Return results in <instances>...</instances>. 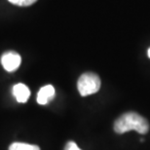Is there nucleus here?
Listing matches in <instances>:
<instances>
[{"mask_svg": "<svg viewBox=\"0 0 150 150\" xmlns=\"http://www.w3.org/2000/svg\"><path fill=\"white\" fill-rule=\"evenodd\" d=\"M133 130L144 134L149 131V123L144 117L136 112L123 114L114 123V131L117 134H124Z\"/></svg>", "mask_w": 150, "mask_h": 150, "instance_id": "f257e3e1", "label": "nucleus"}, {"mask_svg": "<svg viewBox=\"0 0 150 150\" xmlns=\"http://www.w3.org/2000/svg\"><path fill=\"white\" fill-rule=\"evenodd\" d=\"M148 57H149V58H150V48H149V49H148Z\"/></svg>", "mask_w": 150, "mask_h": 150, "instance_id": "1a4fd4ad", "label": "nucleus"}, {"mask_svg": "<svg viewBox=\"0 0 150 150\" xmlns=\"http://www.w3.org/2000/svg\"><path fill=\"white\" fill-rule=\"evenodd\" d=\"M56 91L52 85H46L39 90L37 94V103L42 105L49 103L55 98Z\"/></svg>", "mask_w": 150, "mask_h": 150, "instance_id": "20e7f679", "label": "nucleus"}, {"mask_svg": "<svg viewBox=\"0 0 150 150\" xmlns=\"http://www.w3.org/2000/svg\"><path fill=\"white\" fill-rule=\"evenodd\" d=\"M22 62L21 56L16 52H7L2 56L1 64L5 70L12 72L19 68Z\"/></svg>", "mask_w": 150, "mask_h": 150, "instance_id": "7ed1b4c3", "label": "nucleus"}, {"mask_svg": "<svg viewBox=\"0 0 150 150\" xmlns=\"http://www.w3.org/2000/svg\"><path fill=\"white\" fill-rule=\"evenodd\" d=\"M13 95L15 98L21 103H26L30 96V91L25 84L19 83L13 87Z\"/></svg>", "mask_w": 150, "mask_h": 150, "instance_id": "39448f33", "label": "nucleus"}, {"mask_svg": "<svg viewBox=\"0 0 150 150\" xmlns=\"http://www.w3.org/2000/svg\"><path fill=\"white\" fill-rule=\"evenodd\" d=\"M64 150H81L79 147L77 146V144L73 142H68L65 145Z\"/></svg>", "mask_w": 150, "mask_h": 150, "instance_id": "6e6552de", "label": "nucleus"}, {"mask_svg": "<svg viewBox=\"0 0 150 150\" xmlns=\"http://www.w3.org/2000/svg\"><path fill=\"white\" fill-rule=\"evenodd\" d=\"M9 150H40L37 145L28 144V143L22 142H15L10 145Z\"/></svg>", "mask_w": 150, "mask_h": 150, "instance_id": "423d86ee", "label": "nucleus"}, {"mask_svg": "<svg viewBox=\"0 0 150 150\" xmlns=\"http://www.w3.org/2000/svg\"><path fill=\"white\" fill-rule=\"evenodd\" d=\"M9 2L13 3L15 5H18V6H30L32 5L33 3H35L37 0H8Z\"/></svg>", "mask_w": 150, "mask_h": 150, "instance_id": "0eeeda50", "label": "nucleus"}, {"mask_svg": "<svg viewBox=\"0 0 150 150\" xmlns=\"http://www.w3.org/2000/svg\"><path fill=\"white\" fill-rule=\"evenodd\" d=\"M100 79L97 74L93 72L84 73L80 76L77 82V88L82 97L96 94L100 89Z\"/></svg>", "mask_w": 150, "mask_h": 150, "instance_id": "f03ea898", "label": "nucleus"}]
</instances>
